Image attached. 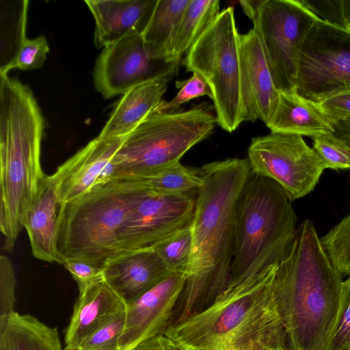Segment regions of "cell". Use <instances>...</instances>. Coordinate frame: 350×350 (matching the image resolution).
<instances>
[{
	"label": "cell",
	"mask_w": 350,
	"mask_h": 350,
	"mask_svg": "<svg viewBox=\"0 0 350 350\" xmlns=\"http://www.w3.org/2000/svg\"><path fill=\"white\" fill-rule=\"evenodd\" d=\"M199 172L191 262L171 325L205 310L229 287L237 207L252 174L247 159L239 158L206 163Z\"/></svg>",
	"instance_id": "obj_1"
},
{
	"label": "cell",
	"mask_w": 350,
	"mask_h": 350,
	"mask_svg": "<svg viewBox=\"0 0 350 350\" xmlns=\"http://www.w3.org/2000/svg\"><path fill=\"white\" fill-rule=\"evenodd\" d=\"M342 282L313 223L305 219L274 278L275 298L290 350H328Z\"/></svg>",
	"instance_id": "obj_2"
},
{
	"label": "cell",
	"mask_w": 350,
	"mask_h": 350,
	"mask_svg": "<svg viewBox=\"0 0 350 350\" xmlns=\"http://www.w3.org/2000/svg\"><path fill=\"white\" fill-rule=\"evenodd\" d=\"M278 265L229 286L163 334L183 350H290L274 294Z\"/></svg>",
	"instance_id": "obj_3"
},
{
	"label": "cell",
	"mask_w": 350,
	"mask_h": 350,
	"mask_svg": "<svg viewBox=\"0 0 350 350\" xmlns=\"http://www.w3.org/2000/svg\"><path fill=\"white\" fill-rule=\"evenodd\" d=\"M44 118L29 87L0 74V230L11 252L45 174L40 164Z\"/></svg>",
	"instance_id": "obj_4"
},
{
	"label": "cell",
	"mask_w": 350,
	"mask_h": 350,
	"mask_svg": "<svg viewBox=\"0 0 350 350\" xmlns=\"http://www.w3.org/2000/svg\"><path fill=\"white\" fill-rule=\"evenodd\" d=\"M291 200L273 180L252 173L239 198L229 286L282 262L295 238Z\"/></svg>",
	"instance_id": "obj_5"
},
{
	"label": "cell",
	"mask_w": 350,
	"mask_h": 350,
	"mask_svg": "<svg viewBox=\"0 0 350 350\" xmlns=\"http://www.w3.org/2000/svg\"><path fill=\"white\" fill-rule=\"evenodd\" d=\"M141 190L129 181L112 180L62 204L57 245L63 259L81 258L103 267L122 251L118 230Z\"/></svg>",
	"instance_id": "obj_6"
},
{
	"label": "cell",
	"mask_w": 350,
	"mask_h": 350,
	"mask_svg": "<svg viewBox=\"0 0 350 350\" xmlns=\"http://www.w3.org/2000/svg\"><path fill=\"white\" fill-rule=\"evenodd\" d=\"M213 109L204 103L186 111L155 107L125 136L116 155L113 180L144 176L179 162L214 131L217 122Z\"/></svg>",
	"instance_id": "obj_7"
},
{
	"label": "cell",
	"mask_w": 350,
	"mask_h": 350,
	"mask_svg": "<svg viewBox=\"0 0 350 350\" xmlns=\"http://www.w3.org/2000/svg\"><path fill=\"white\" fill-rule=\"evenodd\" d=\"M239 42L234 8L228 7L220 12L183 60L187 71L200 74L209 84L217 124L229 133L245 121Z\"/></svg>",
	"instance_id": "obj_8"
},
{
	"label": "cell",
	"mask_w": 350,
	"mask_h": 350,
	"mask_svg": "<svg viewBox=\"0 0 350 350\" xmlns=\"http://www.w3.org/2000/svg\"><path fill=\"white\" fill-rule=\"evenodd\" d=\"M240 4L258 35L276 89L297 92L302 46L321 18L301 0H249Z\"/></svg>",
	"instance_id": "obj_9"
},
{
	"label": "cell",
	"mask_w": 350,
	"mask_h": 350,
	"mask_svg": "<svg viewBox=\"0 0 350 350\" xmlns=\"http://www.w3.org/2000/svg\"><path fill=\"white\" fill-rule=\"evenodd\" d=\"M297 92L315 103L350 92V30L321 18L304 40Z\"/></svg>",
	"instance_id": "obj_10"
},
{
	"label": "cell",
	"mask_w": 350,
	"mask_h": 350,
	"mask_svg": "<svg viewBox=\"0 0 350 350\" xmlns=\"http://www.w3.org/2000/svg\"><path fill=\"white\" fill-rule=\"evenodd\" d=\"M247 159L253 174L275 182L291 201L311 193L325 170L314 149L298 135L271 132L253 137Z\"/></svg>",
	"instance_id": "obj_11"
},
{
	"label": "cell",
	"mask_w": 350,
	"mask_h": 350,
	"mask_svg": "<svg viewBox=\"0 0 350 350\" xmlns=\"http://www.w3.org/2000/svg\"><path fill=\"white\" fill-rule=\"evenodd\" d=\"M196 198L189 193L162 194L142 188L117 239L121 250L152 247L177 230L191 224Z\"/></svg>",
	"instance_id": "obj_12"
},
{
	"label": "cell",
	"mask_w": 350,
	"mask_h": 350,
	"mask_svg": "<svg viewBox=\"0 0 350 350\" xmlns=\"http://www.w3.org/2000/svg\"><path fill=\"white\" fill-rule=\"evenodd\" d=\"M179 63L154 59L147 51L142 35L124 37L103 48L93 72L96 90L105 98L124 94L152 80Z\"/></svg>",
	"instance_id": "obj_13"
},
{
	"label": "cell",
	"mask_w": 350,
	"mask_h": 350,
	"mask_svg": "<svg viewBox=\"0 0 350 350\" xmlns=\"http://www.w3.org/2000/svg\"><path fill=\"white\" fill-rule=\"evenodd\" d=\"M124 137L97 136L57 168L52 176L62 204L114 180L116 155Z\"/></svg>",
	"instance_id": "obj_14"
},
{
	"label": "cell",
	"mask_w": 350,
	"mask_h": 350,
	"mask_svg": "<svg viewBox=\"0 0 350 350\" xmlns=\"http://www.w3.org/2000/svg\"><path fill=\"white\" fill-rule=\"evenodd\" d=\"M187 275L172 272L164 280L126 307V321L119 350H130L163 334L172 324Z\"/></svg>",
	"instance_id": "obj_15"
},
{
	"label": "cell",
	"mask_w": 350,
	"mask_h": 350,
	"mask_svg": "<svg viewBox=\"0 0 350 350\" xmlns=\"http://www.w3.org/2000/svg\"><path fill=\"white\" fill-rule=\"evenodd\" d=\"M241 84L245 121L271 120L278 100L276 89L256 30L240 34Z\"/></svg>",
	"instance_id": "obj_16"
},
{
	"label": "cell",
	"mask_w": 350,
	"mask_h": 350,
	"mask_svg": "<svg viewBox=\"0 0 350 350\" xmlns=\"http://www.w3.org/2000/svg\"><path fill=\"white\" fill-rule=\"evenodd\" d=\"M103 270L105 280L126 306L172 273L152 247L122 250L107 260Z\"/></svg>",
	"instance_id": "obj_17"
},
{
	"label": "cell",
	"mask_w": 350,
	"mask_h": 350,
	"mask_svg": "<svg viewBox=\"0 0 350 350\" xmlns=\"http://www.w3.org/2000/svg\"><path fill=\"white\" fill-rule=\"evenodd\" d=\"M157 1L85 0L95 21V46L104 48L124 37L142 35Z\"/></svg>",
	"instance_id": "obj_18"
},
{
	"label": "cell",
	"mask_w": 350,
	"mask_h": 350,
	"mask_svg": "<svg viewBox=\"0 0 350 350\" xmlns=\"http://www.w3.org/2000/svg\"><path fill=\"white\" fill-rule=\"evenodd\" d=\"M62 203L52 175L42 179L24 221L33 256L41 260L62 265L58 250V220Z\"/></svg>",
	"instance_id": "obj_19"
},
{
	"label": "cell",
	"mask_w": 350,
	"mask_h": 350,
	"mask_svg": "<svg viewBox=\"0 0 350 350\" xmlns=\"http://www.w3.org/2000/svg\"><path fill=\"white\" fill-rule=\"evenodd\" d=\"M64 336V350H77L94 331L126 307L104 278L79 288Z\"/></svg>",
	"instance_id": "obj_20"
},
{
	"label": "cell",
	"mask_w": 350,
	"mask_h": 350,
	"mask_svg": "<svg viewBox=\"0 0 350 350\" xmlns=\"http://www.w3.org/2000/svg\"><path fill=\"white\" fill-rule=\"evenodd\" d=\"M176 64L160 76L124 93L98 135L102 138L123 137L134 130L163 100L169 82L177 73Z\"/></svg>",
	"instance_id": "obj_21"
},
{
	"label": "cell",
	"mask_w": 350,
	"mask_h": 350,
	"mask_svg": "<svg viewBox=\"0 0 350 350\" xmlns=\"http://www.w3.org/2000/svg\"><path fill=\"white\" fill-rule=\"evenodd\" d=\"M266 126L273 133L312 138L334 132L332 121L319 103L302 97L297 92L278 91L277 106Z\"/></svg>",
	"instance_id": "obj_22"
},
{
	"label": "cell",
	"mask_w": 350,
	"mask_h": 350,
	"mask_svg": "<svg viewBox=\"0 0 350 350\" xmlns=\"http://www.w3.org/2000/svg\"><path fill=\"white\" fill-rule=\"evenodd\" d=\"M0 350H63L56 327L14 312L0 322Z\"/></svg>",
	"instance_id": "obj_23"
},
{
	"label": "cell",
	"mask_w": 350,
	"mask_h": 350,
	"mask_svg": "<svg viewBox=\"0 0 350 350\" xmlns=\"http://www.w3.org/2000/svg\"><path fill=\"white\" fill-rule=\"evenodd\" d=\"M219 1L189 0L176 28L170 62L179 63L220 14Z\"/></svg>",
	"instance_id": "obj_24"
},
{
	"label": "cell",
	"mask_w": 350,
	"mask_h": 350,
	"mask_svg": "<svg viewBox=\"0 0 350 350\" xmlns=\"http://www.w3.org/2000/svg\"><path fill=\"white\" fill-rule=\"evenodd\" d=\"M189 0H158L142 34L145 47L154 59L170 62L172 39ZM176 63V62H175Z\"/></svg>",
	"instance_id": "obj_25"
},
{
	"label": "cell",
	"mask_w": 350,
	"mask_h": 350,
	"mask_svg": "<svg viewBox=\"0 0 350 350\" xmlns=\"http://www.w3.org/2000/svg\"><path fill=\"white\" fill-rule=\"evenodd\" d=\"M124 180L162 194L189 193L203 185L199 170L187 167L180 161L150 174Z\"/></svg>",
	"instance_id": "obj_26"
},
{
	"label": "cell",
	"mask_w": 350,
	"mask_h": 350,
	"mask_svg": "<svg viewBox=\"0 0 350 350\" xmlns=\"http://www.w3.org/2000/svg\"><path fill=\"white\" fill-rule=\"evenodd\" d=\"M1 2V63L3 70L16 57L25 36L28 1Z\"/></svg>",
	"instance_id": "obj_27"
},
{
	"label": "cell",
	"mask_w": 350,
	"mask_h": 350,
	"mask_svg": "<svg viewBox=\"0 0 350 350\" xmlns=\"http://www.w3.org/2000/svg\"><path fill=\"white\" fill-rule=\"evenodd\" d=\"M172 272L187 275L191 262V225L183 227L152 247Z\"/></svg>",
	"instance_id": "obj_28"
},
{
	"label": "cell",
	"mask_w": 350,
	"mask_h": 350,
	"mask_svg": "<svg viewBox=\"0 0 350 350\" xmlns=\"http://www.w3.org/2000/svg\"><path fill=\"white\" fill-rule=\"evenodd\" d=\"M321 241L342 277L350 275V213L321 237Z\"/></svg>",
	"instance_id": "obj_29"
},
{
	"label": "cell",
	"mask_w": 350,
	"mask_h": 350,
	"mask_svg": "<svg viewBox=\"0 0 350 350\" xmlns=\"http://www.w3.org/2000/svg\"><path fill=\"white\" fill-rule=\"evenodd\" d=\"M312 148L323 162L325 169L350 170V149L333 133L312 138Z\"/></svg>",
	"instance_id": "obj_30"
},
{
	"label": "cell",
	"mask_w": 350,
	"mask_h": 350,
	"mask_svg": "<svg viewBox=\"0 0 350 350\" xmlns=\"http://www.w3.org/2000/svg\"><path fill=\"white\" fill-rule=\"evenodd\" d=\"M126 321V308L89 335L77 350H119Z\"/></svg>",
	"instance_id": "obj_31"
},
{
	"label": "cell",
	"mask_w": 350,
	"mask_h": 350,
	"mask_svg": "<svg viewBox=\"0 0 350 350\" xmlns=\"http://www.w3.org/2000/svg\"><path fill=\"white\" fill-rule=\"evenodd\" d=\"M49 51V46L45 36L26 38L14 59L0 71V74H8L9 70L14 68L23 70L39 68L45 62Z\"/></svg>",
	"instance_id": "obj_32"
},
{
	"label": "cell",
	"mask_w": 350,
	"mask_h": 350,
	"mask_svg": "<svg viewBox=\"0 0 350 350\" xmlns=\"http://www.w3.org/2000/svg\"><path fill=\"white\" fill-rule=\"evenodd\" d=\"M176 86L179 88L176 95L169 102L163 100L156 109L161 111L178 110L180 106L196 98L207 96L212 100L213 94L208 82L197 72H193L192 76L187 80L177 81Z\"/></svg>",
	"instance_id": "obj_33"
},
{
	"label": "cell",
	"mask_w": 350,
	"mask_h": 350,
	"mask_svg": "<svg viewBox=\"0 0 350 350\" xmlns=\"http://www.w3.org/2000/svg\"><path fill=\"white\" fill-rule=\"evenodd\" d=\"M328 350H350V275L342 282L337 322Z\"/></svg>",
	"instance_id": "obj_34"
},
{
	"label": "cell",
	"mask_w": 350,
	"mask_h": 350,
	"mask_svg": "<svg viewBox=\"0 0 350 350\" xmlns=\"http://www.w3.org/2000/svg\"><path fill=\"white\" fill-rule=\"evenodd\" d=\"M16 278L11 260L0 256V322L13 313L16 303Z\"/></svg>",
	"instance_id": "obj_35"
},
{
	"label": "cell",
	"mask_w": 350,
	"mask_h": 350,
	"mask_svg": "<svg viewBox=\"0 0 350 350\" xmlns=\"http://www.w3.org/2000/svg\"><path fill=\"white\" fill-rule=\"evenodd\" d=\"M62 265L70 272L79 288L103 278V267L81 258H64Z\"/></svg>",
	"instance_id": "obj_36"
},
{
	"label": "cell",
	"mask_w": 350,
	"mask_h": 350,
	"mask_svg": "<svg viewBox=\"0 0 350 350\" xmlns=\"http://www.w3.org/2000/svg\"><path fill=\"white\" fill-rule=\"evenodd\" d=\"M319 105L332 122L350 118V92L333 95Z\"/></svg>",
	"instance_id": "obj_37"
},
{
	"label": "cell",
	"mask_w": 350,
	"mask_h": 350,
	"mask_svg": "<svg viewBox=\"0 0 350 350\" xmlns=\"http://www.w3.org/2000/svg\"><path fill=\"white\" fill-rule=\"evenodd\" d=\"M130 350H183L164 334L150 338Z\"/></svg>",
	"instance_id": "obj_38"
},
{
	"label": "cell",
	"mask_w": 350,
	"mask_h": 350,
	"mask_svg": "<svg viewBox=\"0 0 350 350\" xmlns=\"http://www.w3.org/2000/svg\"><path fill=\"white\" fill-rule=\"evenodd\" d=\"M333 133L342 139L350 149V118L332 122Z\"/></svg>",
	"instance_id": "obj_39"
},
{
	"label": "cell",
	"mask_w": 350,
	"mask_h": 350,
	"mask_svg": "<svg viewBox=\"0 0 350 350\" xmlns=\"http://www.w3.org/2000/svg\"><path fill=\"white\" fill-rule=\"evenodd\" d=\"M342 27L350 30V0H340Z\"/></svg>",
	"instance_id": "obj_40"
}]
</instances>
